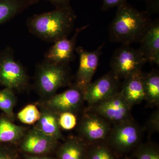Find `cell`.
I'll list each match as a JSON object with an SVG mask.
<instances>
[{
	"label": "cell",
	"mask_w": 159,
	"mask_h": 159,
	"mask_svg": "<svg viewBox=\"0 0 159 159\" xmlns=\"http://www.w3.org/2000/svg\"><path fill=\"white\" fill-rule=\"evenodd\" d=\"M117 8L109 27L110 40L128 45L140 43L152 22L150 13L139 11L127 2Z\"/></svg>",
	"instance_id": "1"
},
{
	"label": "cell",
	"mask_w": 159,
	"mask_h": 159,
	"mask_svg": "<svg viewBox=\"0 0 159 159\" xmlns=\"http://www.w3.org/2000/svg\"><path fill=\"white\" fill-rule=\"evenodd\" d=\"M77 16L71 6L40 14H34L27 20L29 31L40 39L54 43L67 38L73 31Z\"/></svg>",
	"instance_id": "2"
},
{
	"label": "cell",
	"mask_w": 159,
	"mask_h": 159,
	"mask_svg": "<svg viewBox=\"0 0 159 159\" xmlns=\"http://www.w3.org/2000/svg\"><path fill=\"white\" fill-rule=\"evenodd\" d=\"M71 79L69 64H58L43 59L36 66L34 87L43 98L48 99L58 89L70 84Z\"/></svg>",
	"instance_id": "3"
},
{
	"label": "cell",
	"mask_w": 159,
	"mask_h": 159,
	"mask_svg": "<svg viewBox=\"0 0 159 159\" xmlns=\"http://www.w3.org/2000/svg\"><path fill=\"white\" fill-rule=\"evenodd\" d=\"M9 47L0 50V84L13 91H22L29 86V77Z\"/></svg>",
	"instance_id": "4"
},
{
	"label": "cell",
	"mask_w": 159,
	"mask_h": 159,
	"mask_svg": "<svg viewBox=\"0 0 159 159\" xmlns=\"http://www.w3.org/2000/svg\"><path fill=\"white\" fill-rule=\"evenodd\" d=\"M147 62L139 49L128 45H122L117 48L111 59V71L119 80L125 78L142 71Z\"/></svg>",
	"instance_id": "5"
},
{
	"label": "cell",
	"mask_w": 159,
	"mask_h": 159,
	"mask_svg": "<svg viewBox=\"0 0 159 159\" xmlns=\"http://www.w3.org/2000/svg\"><path fill=\"white\" fill-rule=\"evenodd\" d=\"M141 128L132 119L115 124L106 140L112 150L119 153L127 152L138 145Z\"/></svg>",
	"instance_id": "6"
},
{
	"label": "cell",
	"mask_w": 159,
	"mask_h": 159,
	"mask_svg": "<svg viewBox=\"0 0 159 159\" xmlns=\"http://www.w3.org/2000/svg\"><path fill=\"white\" fill-rule=\"evenodd\" d=\"M131 107L119 92L106 100L89 106L87 111L97 114L108 122L116 124L131 119Z\"/></svg>",
	"instance_id": "7"
},
{
	"label": "cell",
	"mask_w": 159,
	"mask_h": 159,
	"mask_svg": "<svg viewBox=\"0 0 159 159\" xmlns=\"http://www.w3.org/2000/svg\"><path fill=\"white\" fill-rule=\"evenodd\" d=\"M84 91L74 84L62 93L54 94L46 99L41 104L44 107L59 114L64 112L75 114L84 101Z\"/></svg>",
	"instance_id": "8"
},
{
	"label": "cell",
	"mask_w": 159,
	"mask_h": 159,
	"mask_svg": "<svg viewBox=\"0 0 159 159\" xmlns=\"http://www.w3.org/2000/svg\"><path fill=\"white\" fill-rule=\"evenodd\" d=\"M119 80L110 71L89 84L84 91V100L91 106L108 99L120 92Z\"/></svg>",
	"instance_id": "9"
},
{
	"label": "cell",
	"mask_w": 159,
	"mask_h": 159,
	"mask_svg": "<svg viewBox=\"0 0 159 159\" xmlns=\"http://www.w3.org/2000/svg\"><path fill=\"white\" fill-rule=\"evenodd\" d=\"M111 129L105 119L87 111L80 123L79 132L82 140L91 145L106 140Z\"/></svg>",
	"instance_id": "10"
},
{
	"label": "cell",
	"mask_w": 159,
	"mask_h": 159,
	"mask_svg": "<svg viewBox=\"0 0 159 159\" xmlns=\"http://www.w3.org/2000/svg\"><path fill=\"white\" fill-rule=\"evenodd\" d=\"M103 44L98 47L95 51H86L81 47L76 48V51L79 56V65L75 76L76 84L85 91L98 67L99 58L102 54Z\"/></svg>",
	"instance_id": "11"
},
{
	"label": "cell",
	"mask_w": 159,
	"mask_h": 159,
	"mask_svg": "<svg viewBox=\"0 0 159 159\" xmlns=\"http://www.w3.org/2000/svg\"><path fill=\"white\" fill-rule=\"evenodd\" d=\"M89 26L77 28L71 38H65L55 42L46 52L44 59L58 64H69L75 57L74 52L78 35Z\"/></svg>",
	"instance_id": "12"
},
{
	"label": "cell",
	"mask_w": 159,
	"mask_h": 159,
	"mask_svg": "<svg viewBox=\"0 0 159 159\" xmlns=\"http://www.w3.org/2000/svg\"><path fill=\"white\" fill-rule=\"evenodd\" d=\"M20 148L23 152L33 155H45L56 148L58 141L47 136L37 129L27 131L20 141Z\"/></svg>",
	"instance_id": "13"
},
{
	"label": "cell",
	"mask_w": 159,
	"mask_h": 159,
	"mask_svg": "<svg viewBox=\"0 0 159 159\" xmlns=\"http://www.w3.org/2000/svg\"><path fill=\"white\" fill-rule=\"evenodd\" d=\"M139 50L147 62L159 65V21H152L149 29L140 42Z\"/></svg>",
	"instance_id": "14"
},
{
	"label": "cell",
	"mask_w": 159,
	"mask_h": 159,
	"mask_svg": "<svg viewBox=\"0 0 159 159\" xmlns=\"http://www.w3.org/2000/svg\"><path fill=\"white\" fill-rule=\"evenodd\" d=\"M143 73L138 72L124 79L120 93L126 102L133 106L145 100Z\"/></svg>",
	"instance_id": "15"
},
{
	"label": "cell",
	"mask_w": 159,
	"mask_h": 159,
	"mask_svg": "<svg viewBox=\"0 0 159 159\" xmlns=\"http://www.w3.org/2000/svg\"><path fill=\"white\" fill-rule=\"evenodd\" d=\"M40 111V117L34 126V128L56 141L63 139L58 123V114L43 106Z\"/></svg>",
	"instance_id": "16"
},
{
	"label": "cell",
	"mask_w": 159,
	"mask_h": 159,
	"mask_svg": "<svg viewBox=\"0 0 159 159\" xmlns=\"http://www.w3.org/2000/svg\"><path fill=\"white\" fill-rule=\"evenodd\" d=\"M37 3L35 0H0V25L8 22Z\"/></svg>",
	"instance_id": "17"
},
{
	"label": "cell",
	"mask_w": 159,
	"mask_h": 159,
	"mask_svg": "<svg viewBox=\"0 0 159 159\" xmlns=\"http://www.w3.org/2000/svg\"><path fill=\"white\" fill-rule=\"evenodd\" d=\"M86 143L79 138H69L58 148V159H87Z\"/></svg>",
	"instance_id": "18"
},
{
	"label": "cell",
	"mask_w": 159,
	"mask_h": 159,
	"mask_svg": "<svg viewBox=\"0 0 159 159\" xmlns=\"http://www.w3.org/2000/svg\"><path fill=\"white\" fill-rule=\"evenodd\" d=\"M26 132V128L16 125L5 114L0 116V144L20 142Z\"/></svg>",
	"instance_id": "19"
},
{
	"label": "cell",
	"mask_w": 159,
	"mask_h": 159,
	"mask_svg": "<svg viewBox=\"0 0 159 159\" xmlns=\"http://www.w3.org/2000/svg\"><path fill=\"white\" fill-rule=\"evenodd\" d=\"M145 99L149 105L157 106L159 103V74L157 70L143 74Z\"/></svg>",
	"instance_id": "20"
},
{
	"label": "cell",
	"mask_w": 159,
	"mask_h": 159,
	"mask_svg": "<svg viewBox=\"0 0 159 159\" xmlns=\"http://www.w3.org/2000/svg\"><path fill=\"white\" fill-rule=\"evenodd\" d=\"M16 103V98L14 91L6 88L0 90V110L12 121L14 118L13 108Z\"/></svg>",
	"instance_id": "21"
},
{
	"label": "cell",
	"mask_w": 159,
	"mask_h": 159,
	"mask_svg": "<svg viewBox=\"0 0 159 159\" xmlns=\"http://www.w3.org/2000/svg\"><path fill=\"white\" fill-rule=\"evenodd\" d=\"M90 145L88 148L87 159H117L107 144L101 142Z\"/></svg>",
	"instance_id": "22"
},
{
	"label": "cell",
	"mask_w": 159,
	"mask_h": 159,
	"mask_svg": "<svg viewBox=\"0 0 159 159\" xmlns=\"http://www.w3.org/2000/svg\"><path fill=\"white\" fill-rule=\"evenodd\" d=\"M40 111L37 106L30 104L26 106L17 113V117L21 122L28 125L36 123L40 117Z\"/></svg>",
	"instance_id": "23"
},
{
	"label": "cell",
	"mask_w": 159,
	"mask_h": 159,
	"mask_svg": "<svg viewBox=\"0 0 159 159\" xmlns=\"http://www.w3.org/2000/svg\"><path fill=\"white\" fill-rule=\"evenodd\" d=\"M136 159H159V150L153 143L142 144L137 148L134 153Z\"/></svg>",
	"instance_id": "24"
},
{
	"label": "cell",
	"mask_w": 159,
	"mask_h": 159,
	"mask_svg": "<svg viewBox=\"0 0 159 159\" xmlns=\"http://www.w3.org/2000/svg\"><path fill=\"white\" fill-rule=\"evenodd\" d=\"M74 113L64 112L58 114V123L60 128L70 130L77 125V117Z\"/></svg>",
	"instance_id": "25"
},
{
	"label": "cell",
	"mask_w": 159,
	"mask_h": 159,
	"mask_svg": "<svg viewBox=\"0 0 159 159\" xmlns=\"http://www.w3.org/2000/svg\"><path fill=\"white\" fill-rule=\"evenodd\" d=\"M0 159H20L17 152L7 145L0 144Z\"/></svg>",
	"instance_id": "26"
},
{
	"label": "cell",
	"mask_w": 159,
	"mask_h": 159,
	"mask_svg": "<svg viewBox=\"0 0 159 159\" xmlns=\"http://www.w3.org/2000/svg\"><path fill=\"white\" fill-rule=\"evenodd\" d=\"M147 127L151 132H158L159 131V111H155L152 114L147 123Z\"/></svg>",
	"instance_id": "27"
},
{
	"label": "cell",
	"mask_w": 159,
	"mask_h": 159,
	"mask_svg": "<svg viewBox=\"0 0 159 159\" xmlns=\"http://www.w3.org/2000/svg\"><path fill=\"white\" fill-rule=\"evenodd\" d=\"M126 2L127 0H102L101 9L103 11H107L115 7L117 8Z\"/></svg>",
	"instance_id": "28"
},
{
	"label": "cell",
	"mask_w": 159,
	"mask_h": 159,
	"mask_svg": "<svg viewBox=\"0 0 159 159\" xmlns=\"http://www.w3.org/2000/svg\"><path fill=\"white\" fill-rule=\"evenodd\" d=\"M37 3L40 1L50 2L55 7V9H62L71 6L70 0H35Z\"/></svg>",
	"instance_id": "29"
},
{
	"label": "cell",
	"mask_w": 159,
	"mask_h": 159,
	"mask_svg": "<svg viewBox=\"0 0 159 159\" xmlns=\"http://www.w3.org/2000/svg\"><path fill=\"white\" fill-rule=\"evenodd\" d=\"M25 159H55L54 158L46 156H41V155H33L25 153L24 154Z\"/></svg>",
	"instance_id": "30"
},
{
	"label": "cell",
	"mask_w": 159,
	"mask_h": 159,
	"mask_svg": "<svg viewBox=\"0 0 159 159\" xmlns=\"http://www.w3.org/2000/svg\"><path fill=\"white\" fill-rule=\"evenodd\" d=\"M125 159H136L135 158H133L132 157H126V158H125Z\"/></svg>",
	"instance_id": "31"
}]
</instances>
